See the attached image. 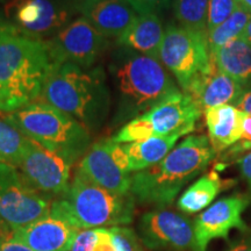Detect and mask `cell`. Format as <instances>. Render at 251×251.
<instances>
[{
	"label": "cell",
	"instance_id": "obj_38",
	"mask_svg": "<svg viewBox=\"0 0 251 251\" xmlns=\"http://www.w3.org/2000/svg\"><path fill=\"white\" fill-rule=\"evenodd\" d=\"M236 2L238 6H241V7L251 14V0H236Z\"/></svg>",
	"mask_w": 251,
	"mask_h": 251
},
{
	"label": "cell",
	"instance_id": "obj_8",
	"mask_svg": "<svg viewBox=\"0 0 251 251\" xmlns=\"http://www.w3.org/2000/svg\"><path fill=\"white\" fill-rule=\"evenodd\" d=\"M159 61L187 93L190 87L213 69L208 35L180 25H169L159 50Z\"/></svg>",
	"mask_w": 251,
	"mask_h": 251
},
{
	"label": "cell",
	"instance_id": "obj_2",
	"mask_svg": "<svg viewBox=\"0 0 251 251\" xmlns=\"http://www.w3.org/2000/svg\"><path fill=\"white\" fill-rule=\"evenodd\" d=\"M40 99L74 118L90 134L101 129L112 108V92L101 65H52Z\"/></svg>",
	"mask_w": 251,
	"mask_h": 251
},
{
	"label": "cell",
	"instance_id": "obj_5",
	"mask_svg": "<svg viewBox=\"0 0 251 251\" xmlns=\"http://www.w3.org/2000/svg\"><path fill=\"white\" fill-rule=\"evenodd\" d=\"M134 207L131 194L121 196L105 190L77 170L68 190L51 201L50 215L77 230H85L130 224Z\"/></svg>",
	"mask_w": 251,
	"mask_h": 251
},
{
	"label": "cell",
	"instance_id": "obj_23",
	"mask_svg": "<svg viewBox=\"0 0 251 251\" xmlns=\"http://www.w3.org/2000/svg\"><path fill=\"white\" fill-rule=\"evenodd\" d=\"M224 180H221L216 171H211L200 177L191 185L178 199L177 206L186 214H194L209 206L220 191L224 188Z\"/></svg>",
	"mask_w": 251,
	"mask_h": 251
},
{
	"label": "cell",
	"instance_id": "obj_37",
	"mask_svg": "<svg viewBox=\"0 0 251 251\" xmlns=\"http://www.w3.org/2000/svg\"><path fill=\"white\" fill-rule=\"evenodd\" d=\"M242 37L248 42L251 43V19L249 20V23H248L246 29H244L243 34H242Z\"/></svg>",
	"mask_w": 251,
	"mask_h": 251
},
{
	"label": "cell",
	"instance_id": "obj_1",
	"mask_svg": "<svg viewBox=\"0 0 251 251\" xmlns=\"http://www.w3.org/2000/svg\"><path fill=\"white\" fill-rule=\"evenodd\" d=\"M114 93L112 126L125 125L179 93L161 61L118 47L108 64Z\"/></svg>",
	"mask_w": 251,
	"mask_h": 251
},
{
	"label": "cell",
	"instance_id": "obj_12",
	"mask_svg": "<svg viewBox=\"0 0 251 251\" xmlns=\"http://www.w3.org/2000/svg\"><path fill=\"white\" fill-rule=\"evenodd\" d=\"M77 170L105 190L121 196L130 194L129 158L124 147L112 139L92 144L81 158Z\"/></svg>",
	"mask_w": 251,
	"mask_h": 251
},
{
	"label": "cell",
	"instance_id": "obj_30",
	"mask_svg": "<svg viewBox=\"0 0 251 251\" xmlns=\"http://www.w3.org/2000/svg\"><path fill=\"white\" fill-rule=\"evenodd\" d=\"M0 251H34L14 237V228L0 224Z\"/></svg>",
	"mask_w": 251,
	"mask_h": 251
},
{
	"label": "cell",
	"instance_id": "obj_40",
	"mask_svg": "<svg viewBox=\"0 0 251 251\" xmlns=\"http://www.w3.org/2000/svg\"><path fill=\"white\" fill-rule=\"evenodd\" d=\"M8 0H0V4H2V2H7Z\"/></svg>",
	"mask_w": 251,
	"mask_h": 251
},
{
	"label": "cell",
	"instance_id": "obj_32",
	"mask_svg": "<svg viewBox=\"0 0 251 251\" xmlns=\"http://www.w3.org/2000/svg\"><path fill=\"white\" fill-rule=\"evenodd\" d=\"M251 150V115L244 113L243 119V134L242 139L236 144L228 149L227 156H235V155H242L244 151Z\"/></svg>",
	"mask_w": 251,
	"mask_h": 251
},
{
	"label": "cell",
	"instance_id": "obj_25",
	"mask_svg": "<svg viewBox=\"0 0 251 251\" xmlns=\"http://www.w3.org/2000/svg\"><path fill=\"white\" fill-rule=\"evenodd\" d=\"M251 19V14L238 6L236 11L229 17L227 20L214 29L208 31V45L211 55L214 54L216 50L227 45L228 42L233 41L237 37L242 36L244 29H246L248 23Z\"/></svg>",
	"mask_w": 251,
	"mask_h": 251
},
{
	"label": "cell",
	"instance_id": "obj_13",
	"mask_svg": "<svg viewBox=\"0 0 251 251\" xmlns=\"http://www.w3.org/2000/svg\"><path fill=\"white\" fill-rule=\"evenodd\" d=\"M71 163L58 153L50 151L28 139L18 170L34 190L49 198L61 197L70 185Z\"/></svg>",
	"mask_w": 251,
	"mask_h": 251
},
{
	"label": "cell",
	"instance_id": "obj_27",
	"mask_svg": "<svg viewBox=\"0 0 251 251\" xmlns=\"http://www.w3.org/2000/svg\"><path fill=\"white\" fill-rule=\"evenodd\" d=\"M237 7L236 0H209L207 13V34L227 20Z\"/></svg>",
	"mask_w": 251,
	"mask_h": 251
},
{
	"label": "cell",
	"instance_id": "obj_17",
	"mask_svg": "<svg viewBox=\"0 0 251 251\" xmlns=\"http://www.w3.org/2000/svg\"><path fill=\"white\" fill-rule=\"evenodd\" d=\"M77 231L68 222L49 215L14 228V237L34 251H68Z\"/></svg>",
	"mask_w": 251,
	"mask_h": 251
},
{
	"label": "cell",
	"instance_id": "obj_26",
	"mask_svg": "<svg viewBox=\"0 0 251 251\" xmlns=\"http://www.w3.org/2000/svg\"><path fill=\"white\" fill-rule=\"evenodd\" d=\"M209 0H175V17L180 26L207 33Z\"/></svg>",
	"mask_w": 251,
	"mask_h": 251
},
{
	"label": "cell",
	"instance_id": "obj_7",
	"mask_svg": "<svg viewBox=\"0 0 251 251\" xmlns=\"http://www.w3.org/2000/svg\"><path fill=\"white\" fill-rule=\"evenodd\" d=\"M201 113V107L190 94L179 92L144 114L128 121L112 140L125 144L151 136H168L174 134L184 136L196 129Z\"/></svg>",
	"mask_w": 251,
	"mask_h": 251
},
{
	"label": "cell",
	"instance_id": "obj_31",
	"mask_svg": "<svg viewBox=\"0 0 251 251\" xmlns=\"http://www.w3.org/2000/svg\"><path fill=\"white\" fill-rule=\"evenodd\" d=\"M175 0H130L131 4L140 14L153 13L159 14L174 5Z\"/></svg>",
	"mask_w": 251,
	"mask_h": 251
},
{
	"label": "cell",
	"instance_id": "obj_16",
	"mask_svg": "<svg viewBox=\"0 0 251 251\" xmlns=\"http://www.w3.org/2000/svg\"><path fill=\"white\" fill-rule=\"evenodd\" d=\"M79 12L108 40L119 39L140 15L130 0H81Z\"/></svg>",
	"mask_w": 251,
	"mask_h": 251
},
{
	"label": "cell",
	"instance_id": "obj_21",
	"mask_svg": "<svg viewBox=\"0 0 251 251\" xmlns=\"http://www.w3.org/2000/svg\"><path fill=\"white\" fill-rule=\"evenodd\" d=\"M212 61L219 71L228 75L246 89L251 87V43L237 37L212 54Z\"/></svg>",
	"mask_w": 251,
	"mask_h": 251
},
{
	"label": "cell",
	"instance_id": "obj_34",
	"mask_svg": "<svg viewBox=\"0 0 251 251\" xmlns=\"http://www.w3.org/2000/svg\"><path fill=\"white\" fill-rule=\"evenodd\" d=\"M237 166L241 176H242L244 181L247 183L251 199V151L247 153V155H244L242 158L237 159Z\"/></svg>",
	"mask_w": 251,
	"mask_h": 251
},
{
	"label": "cell",
	"instance_id": "obj_4",
	"mask_svg": "<svg viewBox=\"0 0 251 251\" xmlns=\"http://www.w3.org/2000/svg\"><path fill=\"white\" fill-rule=\"evenodd\" d=\"M51 67L46 42L21 35L0 20V91L8 113L41 98Z\"/></svg>",
	"mask_w": 251,
	"mask_h": 251
},
{
	"label": "cell",
	"instance_id": "obj_39",
	"mask_svg": "<svg viewBox=\"0 0 251 251\" xmlns=\"http://www.w3.org/2000/svg\"><path fill=\"white\" fill-rule=\"evenodd\" d=\"M0 113H8L7 103H6V100L2 96L1 91H0Z\"/></svg>",
	"mask_w": 251,
	"mask_h": 251
},
{
	"label": "cell",
	"instance_id": "obj_18",
	"mask_svg": "<svg viewBox=\"0 0 251 251\" xmlns=\"http://www.w3.org/2000/svg\"><path fill=\"white\" fill-rule=\"evenodd\" d=\"M246 90L242 84L219 71L213 64L212 71L197 80L187 91V94L206 111L216 106L234 105Z\"/></svg>",
	"mask_w": 251,
	"mask_h": 251
},
{
	"label": "cell",
	"instance_id": "obj_6",
	"mask_svg": "<svg viewBox=\"0 0 251 251\" xmlns=\"http://www.w3.org/2000/svg\"><path fill=\"white\" fill-rule=\"evenodd\" d=\"M4 118L28 139L58 153L71 164L85 155L91 134L79 122L43 100L28 103Z\"/></svg>",
	"mask_w": 251,
	"mask_h": 251
},
{
	"label": "cell",
	"instance_id": "obj_10",
	"mask_svg": "<svg viewBox=\"0 0 251 251\" xmlns=\"http://www.w3.org/2000/svg\"><path fill=\"white\" fill-rule=\"evenodd\" d=\"M51 200L34 190L14 166L0 163V224L20 228L50 215Z\"/></svg>",
	"mask_w": 251,
	"mask_h": 251
},
{
	"label": "cell",
	"instance_id": "obj_36",
	"mask_svg": "<svg viewBox=\"0 0 251 251\" xmlns=\"http://www.w3.org/2000/svg\"><path fill=\"white\" fill-rule=\"evenodd\" d=\"M230 251H251V238L238 243L237 246H235Z\"/></svg>",
	"mask_w": 251,
	"mask_h": 251
},
{
	"label": "cell",
	"instance_id": "obj_24",
	"mask_svg": "<svg viewBox=\"0 0 251 251\" xmlns=\"http://www.w3.org/2000/svg\"><path fill=\"white\" fill-rule=\"evenodd\" d=\"M27 144V136L5 118H0V163L18 168L26 151Z\"/></svg>",
	"mask_w": 251,
	"mask_h": 251
},
{
	"label": "cell",
	"instance_id": "obj_35",
	"mask_svg": "<svg viewBox=\"0 0 251 251\" xmlns=\"http://www.w3.org/2000/svg\"><path fill=\"white\" fill-rule=\"evenodd\" d=\"M233 106L240 109L241 112L251 115V87L247 89L241 94V97L236 100V102Z\"/></svg>",
	"mask_w": 251,
	"mask_h": 251
},
{
	"label": "cell",
	"instance_id": "obj_20",
	"mask_svg": "<svg viewBox=\"0 0 251 251\" xmlns=\"http://www.w3.org/2000/svg\"><path fill=\"white\" fill-rule=\"evenodd\" d=\"M164 33L158 14L144 13L137 17L130 28L115 40V43L118 47L159 59Z\"/></svg>",
	"mask_w": 251,
	"mask_h": 251
},
{
	"label": "cell",
	"instance_id": "obj_15",
	"mask_svg": "<svg viewBox=\"0 0 251 251\" xmlns=\"http://www.w3.org/2000/svg\"><path fill=\"white\" fill-rule=\"evenodd\" d=\"M248 203L249 199L240 194L226 197L198 216L194 222L198 251H206L209 242L215 238H227L231 229L246 230L242 213Z\"/></svg>",
	"mask_w": 251,
	"mask_h": 251
},
{
	"label": "cell",
	"instance_id": "obj_29",
	"mask_svg": "<svg viewBox=\"0 0 251 251\" xmlns=\"http://www.w3.org/2000/svg\"><path fill=\"white\" fill-rule=\"evenodd\" d=\"M99 237V228L78 230L69 251H93Z\"/></svg>",
	"mask_w": 251,
	"mask_h": 251
},
{
	"label": "cell",
	"instance_id": "obj_28",
	"mask_svg": "<svg viewBox=\"0 0 251 251\" xmlns=\"http://www.w3.org/2000/svg\"><path fill=\"white\" fill-rule=\"evenodd\" d=\"M109 229H111L113 240H114L115 250L142 251V248H141L136 234L134 233L133 229L121 227V226H115V227H111Z\"/></svg>",
	"mask_w": 251,
	"mask_h": 251
},
{
	"label": "cell",
	"instance_id": "obj_3",
	"mask_svg": "<svg viewBox=\"0 0 251 251\" xmlns=\"http://www.w3.org/2000/svg\"><path fill=\"white\" fill-rule=\"evenodd\" d=\"M215 155L208 137L187 136L161 162L131 176L130 194L144 205H170L185 185L206 170Z\"/></svg>",
	"mask_w": 251,
	"mask_h": 251
},
{
	"label": "cell",
	"instance_id": "obj_19",
	"mask_svg": "<svg viewBox=\"0 0 251 251\" xmlns=\"http://www.w3.org/2000/svg\"><path fill=\"white\" fill-rule=\"evenodd\" d=\"M244 113L233 105H221L205 111L208 140L215 152L228 150L242 139Z\"/></svg>",
	"mask_w": 251,
	"mask_h": 251
},
{
	"label": "cell",
	"instance_id": "obj_22",
	"mask_svg": "<svg viewBox=\"0 0 251 251\" xmlns=\"http://www.w3.org/2000/svg\"><path fill=\"white\" fill-rule=\"evenodd\" d=\"M181 137L179 134L168 136H151L148 139L122 144L128 158L130 172H139L162 161L174 149Z\"/></svg>",
	"mask_w": 251,
	"mask_h": 251
},
{
	"label": "cell",
	"instance_id": "obj_9",
	"mask_svg": "<svg viewBox=\"0 0 251 251\" xmlns=\"http://www.w3.org/2000/svg\"><path fill=\"white\" fill-rule=\"evenodd\" d=\"M81 0H8L0 20L37 41H49L80 15Z\"/></svg>",
	"mask_w": 251,
	"mask_h": 251
},
{
	"label": "cell",
	"instance_id": "obj_11",
	"mask_svg": "<svg viewBox=\"0 0 251 251\" xmlns=\"http://www.w3.org/2000/svg\"><path fill=\"white\" fill-rule=\"evenodd\" d=\"M51 64H74L90 69L107 51L111 42L91 26L85 18L78 17L57 35L46 41Z\"/></svg>",
	"mask_w": 251,
	"mask_h": 251
},
{
	"label": "cell",
	"instance_id": "obj_14",
	"mask_svg": "<svg viewBox=\"0 0 251 251\" xmlns=\"http://www.w3.org/2000/svg\"><path fill=\"white\" fill-rule=\"evenodd\" d=\"M140 235L150 249L170 248L178 251H198L194 226L179 213L152 211L140 220Z\"/></svg>",
	"mask_w": 251,
	"mask_h": 251
},
{
	"label": "cell",
	"instance_id": "obj_33",
	"mask_svg": "<svg viewBox=\"0 0 251 251\" xmlns=\"http://www.w3.org/2000/svg\"><path fill=\"white\" fill-rule=\"evenodd\" d=\"M93 251H117L109 228H99V237Z\"/></svg>",
	"mask_w": 251,
	"mask_h": 251
}]
</instances>
